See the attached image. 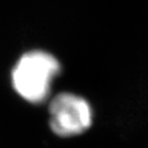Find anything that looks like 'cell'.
<instances>
[{
  "mask_svg": "<svg viewBox=\"0 0 148 148\" xmlns=\"http://www.w3.org/2000/svg\"><path fill=\"white\" fill-rule=\"evenodd\" d=\"M60 65L52 54L31 51L22 55L13 67L11 79L16 93L30 103H41L49 95Z\"/></svg>",
  "mask_w": 148,
  "mask_h": 148,
  "instance_id": "6da1fadb",
  "label": "cell"
},
{
  "mask_svg": "<svg viewBox=\"0 0 148 148\" xmlns=\"http://www.w3.org/2000/svg\"><path fill=\"white\" fill-rule=\"evenodd\" d=\"M92 123V109L88 101L74 93H60L49 106V125L63 137L76 136L87 131Z\"/></svg>",
  "mask_w": 148,
  "mask_h": 148,
  "instance_id": "7a4b0ae2",
  "label": "cell"
}]
</instances>
